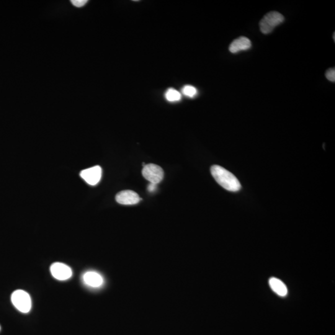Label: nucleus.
I'll return each mask as SVG.
<instances>
[{
    "label": "nucleus",
    "mask_w": 335,
    "mask_h": 335,
    "mask_svg": "<svg viewBox=\"0 0 335 335\" xmlns=\"http://www.w3.org/2000/svg\"><path fill=\"white\" fill-rule=\"evenodd\" d=\"M210 172L214 178L224 189L232 192H238L241 189V184L238 179L224 168L214 166L211 167Z\"/></svg>",
    "instance_id": "obj_1"
},
{
    "label": "nucleus",
    "mask_w": 335,
    "mask_h": 335,
    "mask_svg": "<svg viewBox=\"0 0 335 335\" xmlns=\"http://www.w3.org/2000/svg\"><path fill=\"white\" fill-rule=\"evenodd\" d=\"M284 17L280 12H268L260 22V30L262 33L268 34L272 32L276 27L284 22Z\"/></svg>",
    "instance_id": "obj_2"
},
{
    "label": "nucleus",
    "mask_w": 335,
    "mask_h": 335,
    "mask_svg": "<svg viewBox=\"0 0 335 335\" xmlns=\"http://www.w3.org/2000/svg\"><path fill=\"white\" fill-rule=\"evenodd\" d=\"M12 302L15 308L20 312L28 313L32 309V298L29 294L24 290H15L12 295Z\"/></svg>",
    "instance_id": "obj_3"
},
{
    "label": "nucleus",
    "mask_w": 335,
    "mask_h": 335,
    "mask_svg": "<svg viewBox=\"0 0 335 335\" xmlns=\"http://www.w3.org/2000/svg\"><path fill=\"white\" fill-rule=\"evenodd\" d=\"M142 175L150 184H158L164 179L163 169L156 164H148L144 166Z\"/></svg>",
    "instance_id": "obj_4"
},
{
    "label": "nucleus",
    "mask_w": 335,
    "mask_h": 335,
    "mask_svg": "<svg viewBox=\"0 0 335 335\" xmlns=\"http://www.w3.org/2000/svg\"><path fill=\"white\" fill-rule=\"evenodd\" d=\"M80 175L86 184L95 186L98 184L102 179V169L100 166H95L82 170Z\"/></svg>",
    "instance_id": "obj_5"
},
{
    "label": "nucleus",
    "mask_w": 335,
    "mask_h": 335,
    "mask_svg": "<svg viewBox=\"0 0 335 335\" xmlns=\"http://www.w3.org/2000/svg\"><path fill=\"white\" fill-rule=\"evenodd\" d=\"M50 272L54 278L59 280H66L72 277L71 268L62 262H54L50 266Z\"/></svg>",
    "instance_id": "obj_6"
},
{
    "label": "nucleus",
    "mask_w": 335,
    "mask_h": 335,
    "mask_svg": "<svg viewBox=\"0 0 335 335\" xmlns=\"http://www.w3.org/2000/svg\"><path fill=\"white\" fill-rule=\"evenodd\" d=\"M116 200L122 205H134L142 200L138 193L131 190H122L118 193Z\"/></svg>",
    "instance_id": "obj_7"
},
{
    "label": "nucleus",
    "mask_w": 335,
    "mask_h": 335,
    "mask_svg": "<svg viewBox=\"0 0 335 335\" xmlns=\"http://www.w3.org/2000/svg\"><path fill=\"white\" fill-rule=\"evenodd\" d=\"M83 280L85 284L89 287L98 288L102 287L104 284V279L100 273L96 272H85Z\"/></svg>",
    "instance_id": "obj_8"
},
{
    "label": "nucleus",
    "mask_w": 335,
    "mask_h": 335,
    "mask_svg": "<svg viewBox=\"0 0 335 335\" xmlns=\"http://www.w3.org/2000/svg\"><path fill=\"white\" fill-rule=\"evenodd\" d=\"M252 47L251 40L246 37H240L234 40L229 46L231 53L236 54L242 50H248Z\"/></svg>",
    "instance_id": "obj_9"
},
{
    "label": "nucleus",
    "mask_w": 335,
    "mask_h": 335,
    "mask_svg": "<svg viewBox=\"0 0 335 335\" xmlns=\"http://www.w3.org/2000/svg\"><path fill=\"white\" fill-rule=\"evenodd\" d=\"M270 285L272 290L278 295L284 297L288 294V288L286 285L282 280L277 279V278H272L270 280Z\"/></svg>",
    "instance_id": "obj_10"
},
{
    "label": "nucleus",
    "mask_w": 335,
    "mask_h": 335,
    "mask_svg": "<svg viewBox=\"0 0 335 335\" xmlns=\"http://www.w3.org/2000/svg\"><path fill=\"white\" fill-rule=\"evenodd\" d=\"M164 97L169 102H177L182 99V94L174 88H169L164 94Z\"/></svg>",
    "instance_id": "obj_11"
},
{
    "label": "nucleus",
    "mask_w": 335,
    "mask_h": 335,
    "mask_svg": "<svg viewBox=\"0 0 335 335\" xmlns=\"http://www.w3.org/2000/svg\"><path fill=\"white\" fill-rule=\"evenodd\" d=\"M182 92L186 96L194 98L198 94V90L192 85H186L182 88Z\"/></svg>",
    "instance_id": "obj_12"
},
{
    "label": "nucleus",
    "mask_w": 335,
    "mask_h": 335,
    "mask_svg": "<svg viewBox=\"0 0 335 335\" xmlns=\"http://www.w3.org/2000/svg\"><path fill=\"white\" fill-rule=\"evenodd\" d=\"M326 78L328 80L334 82L335 81V69L334 68H330L326 71Z\"/></svg>",
    "instance_id": "obj_13"
},
{
    "label": "nucleus",
    "mask_w": 335,
    "mask_h": 335,
    "mask_svg": "<svg viewBox=\"0 0 335 335\" xmlns=\"http://www.w3.org/2000/svg\"><path fill=\"white\" fill-rule=\"evenodd\" d=\"M72 4L77 8H82L88 2L87 0H72Z\"/></svg>",
    "instance_id": "obj_14"
},
{
    "label": "nucleus",
    "mask_w": 335,
    "mask_h": 335,
    "mask_svg": "<svg viewBox=\"0 0 335 335\" xmlns=\"http://www.w3.org/2000/svg\"><path fill=\"white\" fill-rule=\"evenodd\" d=\"M156 186L157 184H149L148 186V192H154V190H156Z\"/></svg>",
    "instance_id": "obj_15"
},
{
    "label": "nucleus",
    "mask_w": 335,
    "mask_h": 335,
    "mask_svg": "<svg viewBox=\"0 0 335 335\" xmlns=\"http://www.w3.org/2000/svg\"><path fill=\"white\" fill-rule=\"evenodd\" d=\"M334 35H335V33L334 34V40H335V38H334L335 36Z\"/></svg>",
    "instance_id": "obj_16"
},
{
    "label": "nucleus",
    "mask_w": 335,
    "mask_h": 335,
    "mask_svg": "<svg viewBox=\"0 0 335 335\" xmlns=\"http://www.w3.org/2000/svg\"><path fill=\"white\" fill-rule=\"evenodd\" d=\"M0 329H1V328H0Z\"/></svg>",
    "instance_id": "obj_17"
}]
</instances>
